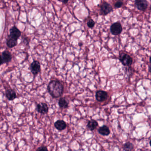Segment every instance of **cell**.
Returning a JSON list of instances; mask_svg holds the SVG:
<instances>
[{"mask_svg":"<svg viewBox=\"0 0 151 151\" xmlns=\"http://www.w3.org/2000/svg\"><path fill=\"white\" fill-rule=\"evenodd\" d=\"M123 5V2L121 1H118L115 4V7L116 8H119L121 7Z\"/></svg>","mask_w":151,"mask_h":151,"instance_id":"19","label":"cell"},{"mask_svg":"<svg viewBox=\"0 0 151 151\" xmlns=\"http://www.w3.org/2000/svg\"><path fill=\"white\" fill-rule=\"evenodd\" d=\"M58 1L62 2V3H64V4H66V3H67L68 2V0L67 1V0H66V1H62V0H59Z\"/></svg>","mask_w":151,"mask_h":151,"instance_id":"21","label":"cell"},{"mask_svg":"<svg viewBox=\"0 0 151 151\" xmlns=\"http://www.w3.org/2000/svg\"><path fill=\"white\" fill-rule=\"evenodd\" d=\"M135 6L139 10L144 11L148 6V2L145 0H136L135 2Z\"/></svg>","mask_w":151,"mask_h":151,"instance_id":"7","label":"cell"},{"mask_svg":"<svg viewBox=\"0 0 151 151\" xmlns=\"http://www.w3.org/2000/svg\"><path fill=\"white\" fill-rule=\"evenodd\" d=\"M150 10H151V6L150 7Z\"/></svg>","mask_w":151,"mask_h":151,"instance_id":"25","label":"cell"},{"mask_svg":"<svg viewBox=\"0 0 151 151\" xmlns=\"http://www.w3.org/2000/svg\"><path fill=\"white\" fill-rule=\"evenodd\" d=\"M6 95L7 98L10 101L14 100L17 97L16 92L12 89H8L6 90Z\"/></svg>","mask_w":151,"mask_h":151,"instance_id":"11","label":"cell"},{"mask_svg":"<svg viewBox=\"0 0 151 151\" xmlns=\"http://www.w3.org/2000/svg\"><path fill=\"white\" fill-rule=\"evenodd\" d=\"M119 58L120 62L124 66L129 67L133 63V58L129 55L126 53H120Z\"/></svg>","mask_w":151,"mask_h":151,"instance_id":"2","label":"cell"},{"mask_svg":"<svg viewBox=\"0 0 151 151\" xmlns=\"http://www.w3.org/2000/svg\"><path fill=\"white\" fill-rule=\"evenodd\" d=\"M95 22H94V20L92 19H90L89 21L87 22V25L89 28L90 29H92L94 28L95 25Z\"/></svg>","mask_w":151,"mask_h":151,"instance_id":"18","label":"cell"},{"mask_svg":"<svg viewBox=\"0 0 151 151\" xmlns=\"http://www.w3.org/2000/svg\"><path fill=\"white\" fill-rule=\"evenodd\" d=\"M36 151H48V149L46 147L42 146L39 147L38 149L36 150Z\"/></svg>","mask_w":151,"mask_h":151,"instance_id":"20","label":"cell"},{"mask_svg":"<svg viewBox=\"0 0 151 151\" xmlns=\"http://www.w3.org/2000/svg\"></svg>","mask_w":151,"mask_h":151,"instance_id":"26","label":"cell"},{"mask_svg":"<svg viewBox=\"0 0 151 151\" xmlns=\"http://www.w3.org/2000/svg\"><path fill=\"white\" fill-rule=\"evenodd\" d=\"M97 126H98V123L95 120H90L87 124V127L91 131L94 130Z\"/></svg>","mask_w":151,"mask_h":151,"instance_id":"16","label":"cell"},{"mask_svg":"<svg viewBox=\"0 0 151 151\" xmlns=\"http://www.w3.org/2000/svg\"><path fill=\"white\" fill-rule=\"evenodd\" d=\"M69 101L65 97H61L58 101V105L60 108H67L68 107Z\"/></svg>","mask_w":151,"mask_h":151,"instance_id":"15","label":"cell"},{"mask_svg":"<svg viewBox=\"0 0 151 151\" xmlns=\"http://www.w3.org/2000/svg\"><path fill=\"white\" fill-rule=\"evenodd\" d=\"M112 11V7L107 2H103L100 7V12L102 15H107Z\"/></svg>","mask_w":151,"mask_h":151,"instance_id":"5","label":"cell"},{"mask_svg":"<svg viewBox=\"0 0 151 151\" xmlns=\"http://www.w3.org/2000/svg\"><path fill=\"white\" fill-rule=\"evenodd\" d=\"M37 109L38 112L40 113L46 114L48 112V106L46 103H40L37 105Z\"/></svg>","mask_w":151,"mask_h":151,"instance_id":"10","label":"cell"},{"mask_svg":"<svg viewBox=\"0 0 151 151\" xmlns=\"http://www.w3.org/2000/svg\"><path fill=\"white\" fill-rule=\"evenodd\" d=\"M21 31L17 27L15 26H13L9 30V37L17 40L18 39L21 35Z\"/></svg>","mask_w":151,"mask_h":151,"instance_id":"6","label":"cell"},{"mask_svg":"<svg viewBox=\"0 0 151 151\" xmlns=\"http://www.w3.org/2000/svg\"><path fill=\"white\" fill-rule=\"evenodd\" d=\"M17 45V40L12 39L8 36V38L7 40L6 45L9 48H13L16 46Z\"/></svg>","mask_w":151,"mask_h":151,"instance_id":"14","label":"cell"},{"mask_svg":"<svg viewBox=\"0 0 151 151\" xmlns=\"http://www.w3.org/2000/svg\"><path fill=\"white\" fill-rule=\"evenodd\" d=\"M12 56L10 52L8 51H4L2 52L1 56V64L2 65L4 63H8L11 61Z\"/></svg>","mask_w":151,"mask_h":151,"instance_id":"4","label":"cell"},{"mask_svg":"<svg viewBox=\"0 0 151 151\" xmlns=\"http://www.w3.org/2000/svg\"><path fill=\"white\" fill-rule=\"evenodd\" d=\"M148 70H149V72L151 73V66H149V68H148Z\"/></svg>","mask_w":151,"mask_h":151,"instance_id":"22","label":"cell"},{"mask_svg":"<svg viewBox=\"0 0 151 151\" xmlns=\"http://www.w3.org/2000/svg\"><path fill=\"white\" fill-rule=\"evenodd\" d=\"M123 148L125 151H132L134 149V145L130 142H126L124 145Z\"/></svg>","mask_w":151,"mask_h":151,"instance_id":"17","label":"cell"},{"mask_svg":"<svg viewBox=\"0 0 151 151\" xmlns=\"http://www.w3.org/2000/svg\"><path fill=\"white\" fill-rule=\"evenodd\" d=\"M31 72L34 75L38 74L41 70V67L40 63L38 61L35 60L31 63L30 66Z\"/></svg>","mask_w":151,"mask_h":151,"instance_id":"8","label":"cell"},{"mask_svg":"<svg viewBox=\"0 0 151 151\" xmlns=\"http://www.w3.org/2000/svg\"><path fill=\"white\" fill-rule=\"evenodd\" d=\"M110 30L112 34L113 35H119L122 31V24L119 22L114 23L110 26Z\"/></svg>","mask_w":151,"mask_h":151,"instance_id":"3","label":"cell"},{"mask_svg":"<svg viewBox=\"0 0 151 151\" xmlns=\"http://www.w3.org/2000/svg\"><path fill=\"white\" fill-rule=\"evenodd\" d=\"M55 126L58 130H63L67 127V125L64 121L63 120H58L55 122Z\"/></svg>","mask_w":151,"mask_h":151,"instance_id":"12","label":"cell"},{"mask_svg":"<svg viewBox=\"0 0 151 151\" xmlns=\"http://www.w3.org/2000/svg\"><path fill=\"white\" fill-rule=\"evenodd\" d=\"M150 146H151V140H150Z\"/></svg>","mask_w":151,"mask_h":151,"instance_id":"24","label":"cell"},{"mask_svg":"<svg viewBox=\"0 0 151 151\" xmlns=\"http://www.w3.org/2000/svg\"><path fill=\"white\" fill-rule=\"evenodd\" d=\"M149 61H150V63L151 64V56H150V58H149Z\"/></svg>","mask_w":151,"mask_h":151,"instance_id":"23","label":"cell"},{"mask_svg":"<svg viewBox=\"0 0 151 151\" xmlns=\"http://www.w3.org/2000/svg\"><path fill=\"white\" fill-rule=\"evenodd\" d=\"M48 92L54 98L60 97L63 94V86L58 80L51 81L47 86Z\"/></svg>","mask_w":151,"mask_h":151,"instance_id":"1","label":"cell"},{"mask_svg":"<svg viewBox=\"0 0 151 151\" xmlns=\"http://www.w3.org/2000/svg\"><path fill=\"white\" fill-rule=\"evenodd\" d=\"M98 132L100 134H101L102 136H108L110 133L109 128L106 125H103L102 127H100L98 129Z\"/></svg>","mask_w":151,"mask_h":151,"instance_id":"13","label":"cell"},{"mask_svg":"<svg viewBox=\"0 0 151 151\" xmlns=\"http://www.w3.org/2000/svg\"><path fill=\"white\" fill-rule=\"evenodd\" d=\"M97 101L102 102L107 99L108 94L106 91L103 90H98L97 91L95 95Z\"/></svg>","mask_w":151,"mask_h":151,"instance_id":"9","label":"cell"}]
</instances>
